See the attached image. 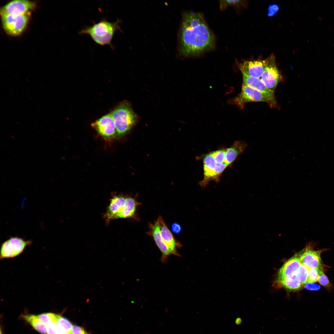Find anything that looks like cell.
I'll return each instance as SVG.
<instances>
[{
  "instance_id": "obj_4",
  "label": "cell",
  "mask_w": 334,
  "mask_h": 334,
  "mask_svg": "<svg viewBox=\"0 0 334 334\" xmlns=\"http://www.w3.org/2000/svg\"><path fill=\"white\" fill-rule=\"evenodd\" d=\"M2 26L6 32L12 36L20 34L26 27L30 14L15 15L0 11Z\"/></svg>"
},
{
  "instance_id": "obj_13",
  "label": "cell",
  "mask_w": 334,
  "mask_h": 334,
  "mask_svg": "<svg viewBox=\"0 0 334 334\" xmlns=\"http://www.w3.org/2000/svg\"><path fill=\"white\" fill-rule=\"evenodd\" d=\"M268 62V59L245 61L240 64L239 69L252 77L260 79Z\"/></svg>"
},
{
  "instance_id": "obj_30",
  "label": "cell",
  "mask_w": 334,
  "mask_h": 334,
  "mask_svg": "<svg viewBox=\"0 0 334 334\" xmlns=\"http://www.w3.org/2000/svg\"><path fill=\"white\" fill-rule=\"evenodd\" d=\"M70 334H91L87 332L83 328L77 325H73Z\"/></svg>"
},
{
  "instance_id": "obj_3",
  "label": "cell",
  "mask_w": 334,
  "mask_h": 334,
  "mask_svg": "<svg viewBox=\"0 0 334 334\" xmlns=\"http://www.w3.org/2000/svg\"><path fill=\"white\" fill-rule=\"evenodd\" d=\"M110 114L114 122L118 136H122L129 131L135 125L138 119L130 104L126 101L120 103Z\"/></svg>"
},
{
  "instance_id": "obj_32",
  "label": "cell",
  "mask_w": 334,
  "mask_h": 334,
  "mask_svg": "<svg viewBox=\"0 0 334 334\" xmlns=\"http://www.w3.org/2000/svg\"><path fill=\"white\" fill-rule=\"evenodd\" d=\"M279 8V6L276 4H272L270 5L268 8V16L270 17L273 16L278 12Z\"/></svg>"
},
{
  "instance_id": "obj_1",
  "label": "cell",
  "mask_w": 334,
  "mask_h": 334,
  "mask_svg": "<svg viewBox=\"0 0 334 334\" xmlns=\"http://www.w3.org/2000/svg\"><path fill=\"white\" fill-rule=\"evenodd\" d=\"M179 52L184 57L198 56L214 47V35L200 13L183 15L178 36Z\"/></svg>"
},
{
  "instance_id": "obj_7",
  "label": "cell",
  "mask_w": 334,
  "mask_h": 334,
  "mask_svg": "<svg viewBox=\"0 0 334 334\" xmlns=\"http://www.w3.org/2000/svg\"><path fill=\"white\" fill-rule=\"evenodd\" d=\"M242 75L243 84L249 86L261 92L266 99L270 106L274 107L276 105L274 91L268 88L260 78L252 77L245 71L240 70Z\"/></svg>"
},
{
  "instance_id": "obj_24",
  "label": "cell",
  "mask_w": 334,
  "mask_h": 334,
  "mask_svg": "<svg viewBox=\"0 0 334 334\" xmlns=\"http://www.w3.org/2000/svg\"><path fill=\"white\" fill-rule=\"evenodd\" d=\"M37 316L41 322L46 325L48 323L56 319L57 314L52 313H44L37 315Z\"/></svg>"
},
{
  "instance_id": "obj_14",
  "label": "cell",
  "mask_w": 334,
  "mask_h": 334,
  "mask_svg": "<svg viewBox=\"0 0 334 334\" xmlns=\"http://www.w3.org/2000/svg\"><path fill=\"white\" fill-rule=\"evenodd\" d=\"M301 255L300 254L295 255L285 262L278 271V279L296 274L301 264Z\"/></svg>"
},
{
  "instance_id": "obj_12",
  "label": "cell",
  "mask_w": 334,
  "mask_h": 334,
  "mask_svg": "<svg viewBox=\"0 0 334 334\" xmlns=\"http://www.w3.org/2000/svg\"><path fill=\"white\" fill-rule=\"evenodd\" d=\"M156 222L159 226L162 238L165 244L171 252L172 255L180 256L177 248L181 244L177 242L170 230L165 224L162 217L159 216Z\"/></svg>"
},
{
  "instance_id": "obj_16",
  "label": "cell",
  "mask_w": 334,
  "mask_h": 334,
  "mask_svg": "<svg viewBox=\"0 0 334 334\" xmlns=\"http://www.w3.org/2000/svg\"><path fill=\"white\" fill-rule=\"evenodd\" d=\"M126 198V197L121 195L116 194L112 196L104 216L107 223L113 220L114 216L123 206Z\"/></svg>"
},
{
  "instance_id": "obj_6",
  "label": "cell",
  "mask_w": 334,
  "mask_h": 334,
  "mask_svg": "<svg viewBox=\"0 0 334 334\" xmlns=\"http://www.w3.org/2000/svg\"><path fill=\"white\" fill-rule=\"evenodd\" d=\"M262 101L267 102L266 98L261 92L249 86L242 84L240 93L230 99L229 102L237 105L242 109L247 102Z\"/></svg>"
},
{
  "instance_id": "obj_33",
  "label": "cell",
  "mask_w": 334,
  "mask_h": 334,
  "mask_svg": "<svg viewBox=\"0 0 334 334\" xmlns=\"http://www.w3.org/2000/svg\"><path fill=\"white\" fill-rule=\"evenodd\" d=\"M304 287L306 289L313 290H318L320 288V286L317 284L307 282L305 284Z\"/></svg>"
},
{
  "instance_id": "obj_31",
  "label": "cell",
  "mask_w": 334,
  "mask_h": 334,
  "mask_svg": "<svg viewBox=\"0 0 334 334\" xmlns=\"http://www.w3.org/2000/svg\"><path fill=\"white\" fill-rule=\"evenodd\" d=\"M228 165L225 163H216V177L217 179Z\"/></svg>"
},
{
  "instance_id": "obj_18",
  "label": "cell",
  "mask_w": 334,
  "mask_h": 334,
  "mask_svg": "<svg viewBox=\"0 0 334 334\" xmlns=\"http://www.w3.org/2000/svg\"><path fill=\"white\" fill-rule=\"evenodd\" d=\"M244 141H235L230 148L226 149L225 163L228 166L233 162L237 157L243 152L247 147Z\"/></svg>"
},
{
  "instance_id": "obj_29",
  "label": "cell",
  "mask_w": 334,
  "mask_h": 334,
  "mask_svg": "<svg viewBox=\"0 0 334 334\" xmlns=\"http://www.w3.org/2000/svg\"><path fill=\"white\" fill-rule=\"evenodd\" d=\"M241 0H223L220 2L221 8H225L229 6L238 5L241 3Z\"/></svg>"
},
{
  "instance_id": "obj_9",
  "label": "cell",
  "mask_w": 334,
  "mask_h": 334,
  "mask_svg": "<svg viewBox=\"0 0 334 334\" xmlns=\"http://www.w3.org/2000/svg\"><path fill=\"white\" fill-rule=\"evenodd\" d=\"M280 74L272 57L268 59L266 66L261 75L260 79L269 89L273 91L276 87L280 78Z\"/></svg>"
},
{
  "instance_id": "obj_28",
  "label": "cell",
  "mask_w": 334,
  "mask_h": 334,
  "mask_svg": "<svg viewBox=\"0 0 334 334\" xmlns=\"http://www.w3.org/2000/svg\"><path fill=\"white\" fill-rule=\"evenodd\" d=\"M56 319V318L55 320L48 323L46 325L47 334H59L57 326Z\"/></svg>"
},
{
  "instance_id": "obj_8",
  "label": "cell",
  "mask_w": 334,
  "mask_h": 334,
  "mask_svg": "<svg viewBox=\"0 0 334 334\" xmlns=\"http://www.w3.org/2000/svg\"><path fill=\"white\" fill-rule=\"evenodd\" d=\"M91 126L106 139H111L117 136L115 122L110 113L102 116L92 123Z\"/></svg>"
},
{
  "instance_id": "obj_26",
  "label": "cell",
  "mask_w": 334,
  "mask_h": 334,
  "mask_svg": "<svg viewBox=\"0 0 334 334\" xmlns=\"http://www.w3.org/2000/svg\"><path fill=\"white\" fill-rule=\"evenodd\" d=\"M319 269V268L309 269L307 282L314 283L318 281Z\"/></svg>"
},
{
  "instance_id": "obj_17",
  "label": "cell",
  "mask_w": 334,
  "mask_h": 334,
  "mask_svg": "<svg viewBox=\"0 0 334 334\" xmlns=\"http://www.w3.org/2000/svg\"><path fill=\"white\" fill-rule=\"evenodd\" d=\"M204 179L201 184L205 186L212 180L216 179L215 172L216 163L211 153L206 155L203 159Z\"/></svg>"
},
{
  "instance_id": "obj_10",
  "label": "cell",
  "mask_w": 334,
  "mask_h": 334,
  "mask_svg": "<svg viewBox=\"0 0 334 334\" xmlns=\"http://www.w3.org/2000/svg\"><path fill=\"white\" fill-rule=\"evenodd\" d=\"M35 6L34 2L29 1L15 0L6 4L3 7L1 11L15 15L28 14Z\"/></svg>"
},
{
  "instance_id": "obj_2",
  "label": "cell",
  "mask_w": 334,
  "mask_h": 334,
  "mask_svg": "<svg viewBox=\"0 0 334 334\" xmlns=\"http://www.w3.org/2000/svg\"><path fill=\"white\" fill-rule=\"evenodd\" d=\"M121 22L118 19L114 22H110L103 18L98 22H93L91 26L85 27L79 32V34L88 35L97 44L102 46L109 45L111 49H114L112 42L115 32L122 31L119 25Z\"/></svg>"
},
{
  "instance_id": "obj_21",
  "label": "cell",
  "mask_w": 334,
  "mask_h": 334,
  "mask_svg": "<svg viewBox=\"0 0 334 334\" xmlns=\"http://www.w3.org/2000/svg\"><path fill=\"white\" fill-rule=\"evenodd\" d=\"M278 280L283 286L291 290L299 289L302 285L296 274L291 276L279 279Z\"/></svg>"
},
{
  "instance_id": "obj_11",
  "label": "cell",
  "mask_w": 334,
  "mask_h": 334,
  "mask_svg": "<svg viewBox=\"0 0 334 334\" xmlns=\"http://www.w3.org/2000/svg\"><path fill=\"white\" fill-rule=\"evenodd\" d=\"M322 250H315L309 245L305 249L301 257V264L309 269L322 268L321 254Z\"/></svg>"
},
{
  "instance_id": "obj_23",
  "label": "cell",
  "mask_w": 334,
  "mask_h": 334,
  "mask_svg": "<svg viewBox=\"0 0 334 334\" xmlns=\"http://www.w3.org/2000/svg\"><path fill=\"white\" fill-rule=\"evenodd\" d=\"M309 270L306 266L301 264L297 272L296 275L302 285H305L307 282Z\"/></svg>"
},
{
  "instance_id": "obj_15",
  "label": "cell",
  "mask_w": 334,
  "mask_h": 334,
  "mask_svg": "<svg viewBox=\"0 0 334 334\" xmlns=\"http://www.w3.org/2000/svg\"><path fill=\"white\" fill-rule=\"evenodd\" d=\"M148 233L152 236L156 245L162 253L161 261L165 262L168 257L172 254L162 238L159 226L156 221L154 224H150Z\"/></svg>"
},
{
  "instance_id": "obj_22",
  "label": "cell",
  "mask_w": 334,
  "mask_h": 334,
  "mask_svg": "<svg viewBox=\"0 0 334 334\" xmlns=\"http://www.w3.org/2000/svg\"><path fill=\"white\" fill-rule=\"evenodd\" d=\"M58 330L59 334H70L73 325L67 318L57 315L56 319Z\"/></svg>"
},
{
  "instance_id": "obj_19",
  "label": "cell",
  "mask_w": 334,
  "mask_h": 334,
  "mask_svg": "<svg viewBox=\"0 0 334 334\" xmlns=\"http://www.w3.org/2000/svg\"><path fill=\"white\" fill-rule=\"evenodd\" d=\"M138 203L134 198L128 197L118 212L113 217V220L120 218H127L134 216Z\"/></svg>"
},
{
  "instance_id": "obj_5",
  "label": "cell",
  "mask_w": 334,
  "mask_h": 334,
  "mask_svg": "<svg viewBox=\"0 0 334 334\" xmlns=\"http://www.w3.org/2000/svg\"><path fill=\"white\" fill-rule=\"evenodd\" d=\"M32 242L18 237H12L3 242L0 249V259L12 258L21 254Z\"/></svg>"
},
{
  "instance_id": "obj_25",
  "label": "cell",
  "mask_w": 334,
  "mask_h": 334,
  "mask_svg": "<svg viewBox=\"0 0 334 334\" xmlns=\"http://www.w3.org/2000/svg\"><path fill=\"white\" fill-rule=\"evenodd\" d=\"M226 149L218 150L211 153L216 162L217 163H225Z\"/></svg>"
},
{
  "instance_id": "obj_34",
  "label": "cell",
  "mask_w": 334,
  "mask_h": 334,
  "mask_svg": "<svg viewBox=\"0 0 334 334\" xmlns=\"http://www.w3.org/2000/svg\"><path fill=\"white\" fill-rule=\"evenodd\" d=\"M172 229L173 232L178 233L181 230L180 225L177 223H174L172 225Z\"/></svg>"
},
{
  "instance_id": "obj_27",
  "label": "cell",
  "mask_w": 334,
  "mask_h": 334,
  "mask_svg": "<svg viewBox=\"0 0 334 334\" xmlns=\"http://www.w3.org/2000/svg\"><path fill=\"white\" fill-rule=\"evenodd\" d=\"M318 281L321 285L324 286H329L330 285L328 277L323 272L322 268L319 269Z\"/></svg>"
},
{
  "instance_id": "obj_20",
  "label": "cell",
  "mask_w": 334,
  "mask_h": 334,
  "mask_svg": "<svg viewBox=\"0 0 334 334\" xmlns=\"http://www.w3.org/2000/svg\"><path fill=\"white\" fill-rule=\"evenodd\" d=\"M23 319L41 334H47L46 325L41 322L37 315L27 314L22 316Z\"/></svg>"
}]
</instances>
